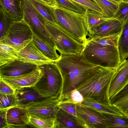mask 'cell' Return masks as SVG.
Instances as JSON below:
<instances>
[{
    "label": "cell",
    "instance_id": "1",
    "mask_svg": "<svg viewBox=\"0 0 128 128\" xmlns=\"http://www.w3.org/2000/svg\"><path fill=\"white\" fill-rule=\"evenodd\" d=\"M60 55L59 59L54 62L63 79L62 92L59 100L103 68L88 62L81 54Z\"/></svg>",
    "mask_w": 128,
    "mask_h": 128
},
{
    "label": "cell",
    "instance_id": "2",
    "mask_svg": "<svg viewBox=\"0 0 128 128\" xmlns=\"http://www.w3.org/2000/svg\"><path fill=\"white\" fill-rule=\"evenodd\" d=\"M116 68H102L76 88L84 97L93 99L103 103L112 104L109 96L110 84Z\"/></svg>",
    "mask_w": 128,
    "mask_h": 128
},
{
    "label": "cell",
    "instance_id": "3",
    "mask_svg": "<svg viewBox=\"0 0 128 128\" xmlns=\"http://www.w3.org/2000/svg\"><path fill=\"white\" fill-rule=\"evenodd\" d=\"M51 9L58 27L85 45L89 33L84 24L83 14L59 6Z\"/></svg>",
    "mask_w": 128,
    "mask_h": 128
},
{
    "label": "cell",
    "instance_id": "4",
    "mask_svg": "<svg viewBox=\"0 0 128 128\" xmlns=\"http://www.w3.org/2000/svg\"><path fill=\"white\" fill-rule=\"evenodd\" d=\"M81 54L88 62L104 68H116L120 64L118 47L102 46L88 39Z\"/></svg>",
    "mask_w": 128,
    "mask_h": 128
},
{
    "label": "cell",
    "instance_id": "5",
    "mask_svg": "<svg viewBox=\"0 0 128 128\" xmlns=\"http://www.w3.org/2000/svg\"><path fill=\"white\" fill-rule=\"evenodd\" d=\"M43 75L33 86L42 96L48 99L60 98L63 85L62 74L54 62L39 66Z\"/></svg>",
    "mask_w": 128,
    "mask_h": 128
},
{
    "label": "cell",
    "instance_id": "6",
    "mask_svg": "<svg viewBox=\"0 0 128 128\" xmlns=\"http://www.w3.org/2000/svg\"><path fill=\"white\" fill-rule=\"evenodd\" d=\"M46 28L60 54L81 53L85 45L74 39L58 26L46 21Z\"/></svg>",
    "mask_w": 128,
    "mask_h": 128
},
{
    "label": "cell",
    "instance_id": "7",
    "mask_svg": "<svg viewBox=\"0 0 128 128\" xmlns=\"http://www.w3.org/2000/svg\"><path fill=\"white\" fill-rule=\"evenodd\" d=\"M33 34L30 26L24 19L14 21L5 37L0 40V43L10 46L18 52L32 40Z\"/></svg>",
    "mask_w": 128,
    "mask_h": 128
},
{
    "label": "cell",
    "instance_id": "8",
    "mask_svg": "<svg viewBox=\"0 0 128 128\" xmlns=\"http://www.w3.org/2000/svg\"><path fill=\"white\" fill-rule=\"evenodd\" d=\"M23 19L29 25L33 32L56 48L46 27V20L34 8L29 0H22Z\"/></svg>",
    "mask_w": 128,
    "mask_h": 128
},
{
    "label": "cell",
    "instance_id": "9",
    "mask_svg": "<svg viewBox=\"0 0 128 128\" xmlns=\"http://www.w3.org/2000/svg\"><path fill=\"white\" fill-rule=\"evenodd\" d=\"M76 110V121L81 128H111V122L102 113L77 104Z\"/></svg>",
    "mask_w": 128,
    "mask_h": 128
},
{
    "label": "cell",
    "instance_id": "10",
    "mask_svg": "<svg viewBox=\"0 0 128 128\" xmlns=\"http://www.w3.org/2000/svg\"><path fill=\"white\" fill-rule=\"evenodd\" d=\"M58 99H47L31 104L24 108L30 116L46 119L55 117Z\"/></svg>",
    "mask_w": 128,
    "mask_h": 128
},
{
    "label": "cell",
    "instance_id": "11",
    "mask_svg": "<svg viewBox=\"0 0 128 128\" xmlns=\"http://www.w3.org/2000/svg\"><path fill=\"white\" fill-rule=\"evenodd\" d=\"M38 66L34 64L24 62L19 59L0 66V77L18 76L30 73Z\"/></svg>",
    "mask_w": 128,
    "mask_h": 128
},
{
    "label": "cell",
    "instance_id": "12",
    "mask_svg": "<svg viewBox=\"0 0 128 128\" xmlns=\"http://www.w3.org/2000/svg\"><path fill=\"white\" fill-rule=\"evenodd\" d=\"M18 53L20 60L38 66L54 62L44 55L36 46L32 40Z\"/></svg>",
    "mask_w": 128,
    "mask_h": 128
},
{
    "label": "cell",
    "instance_id": "13",
    "mask_svg": "<svg viewBox=\"0 0 128 128\" xmlns=\"http://www.w3.org/2000/svg\"><path fill=\"white\" fill-rule=\"evenodd\" d=\"M43 75L38 66L28 74L14 77H0L15 90L34 86Z\"/></svg>",
    "mask_w": 128,
    "mask_h": 128
},
{
    "label": "cell",
    "instance_id": "14",
    "mask_svg": "<svg viewBox=\"0 0 128 128\" xmlns=\"http://www.w3.org/2000/svg\"><path fill=\"white\" fill-rule=\"evenodd\" d=\"M128 82V59L116 68L109 90L110 98L118 93Z\"/></svg>",
    "mask_w": 128,
    "mask_h": 128
},
{
    "label": "cell",
    "instance_id": "15",
    "mask_svg": "<svg viewBox=\"0 0 128 128\" xmlns=\"http://www.w3.org/2000/svg\"><path fill=\"white\" fill-rule=\"evenodd\" d=\"M8 128H22L30 123V116L24 108L15 106L9 108L6 114Z\"/></svg>",
    "mask_w": 128,
    "mask_h": 128
},
{
    "label": "cell",
    "instance_id": "16",
    "mask_svg": "<svg viewBox=\"0 0 128 128\" xmlns=\"http://www.w3.org/2000/svg\"><path fill=\"white\" fill-rule=\"evenodd\" d=\"M15 90L16 106L25 108L31 104L48 99L42 96L33 86L24 87Z\"/></svg>",
    "mask_w": 128,
    "mask_h": 128
},
{
    "label": "cell",
    "instance_id": "17",
    "mask_svg": "<svg viewBox=\"0 0 128 128\" xmlns=\"http://www.w3.org/2000/svg\"><path fill=\"white\" fill-rule=\"evenodd\" d=\"M125 24L121 20L112 18L89 34L88 38L121 34Z\"/></svg>",
    "mask_w": 128,
    "mask_h": 128
},
{
    "label": "cell",
    "instance_id": "18",
    "mask_svg": "<svg viewBox=\"0 0 128 128\" xmlns=\"http://www.w3.org/2000/svg\"><path fill=\"white\" fill-rule=\"evenodd\" d=\"M78 104L82 106L102 113H106L123 116L121 111L115 106L112 104H106L92 98L84 97L81 104Z\"/></svg>",
    "mask_w": 128,
    "mask_h": 128
},
{
    "label": "cell",
    "instance_id": "19",
    "mask_svg": "<svg viewBox=\"0 0 128 128\" xmlns=\"http://www.w3.org/2000/svg\"><path fill=\"white\" fill-rule=\"evenodd\" d=\"M83 17L85 26L89 34L92 30L112 18H107L102 14L88 8L86 9Z\"/></svg>",
    "mask_w": 128,
    "mask_h": 128
},
{
    "label": "cell",
    "instance_id": "20",
    "mask_svg": "<svg viewBox=\"0 0 128 128\" xmlns=\"http://www.w3.org/2000/svg\"><path fill=\"white\" fill-rule=\"evenodd\" d=\"M22 0H0L2 7L13 20L16 21L23 19Z\"/></svg>",
    "mask_w": 128,
    "mask_h": 128
},
{
    "label": "cell",
    "instance_id": "21",
    "mask_svg": "<svg viewBox=\"0 0 128 128\" xmlns=\"http://www.w3.org/2000/svg\"><path fill=\"white\" fill-rule=\"evenodd\" d=\"M32 40L38 49L51 60L55 62L59 59L60 55L58 54L56 48L34 33Z\"/></svg>",
    "mask_w": 128,
    "mask_h": 128
},
{
    "label": "cell",
    "instance_id": "22",
    "mask_svg": "<svg viewBox=\"0 0 128 128\" xmlns=\"http://www.w3.org/2000/svg\"><path fill=\"white\" fill-rule=\"evenodd\" d=\"M57 128H81L76 118L58 108L55 115Z\"/></svg>",
    "mask_w": 128,
    "mask_h": 128
},
{
    "label": "cell",
    "instance_id": "23",
    "mask_svg": "<svg viewBox=\"0 0 128 128\" xmlns=\"http://www.w3.org/2000/svg\"><path fill=\"white\" fill-rule=\"evenodd\" d=\"M34 8L46 21L59 27L52 12L51 8L39 0H29Z\"/></svg>",
    "mask_w": 128,
    "mask_h": 128
},
{
    "label": "cell",
    "instance_id": "24",
    "mask_svg": "<svg viewBox=\"0 0 128 128\" xmlns=\"http://www.w3.org/2000/svg\"><path fill=\"white\" fill-rule=\"evenodd\" d=\"M118 48L120 64L128 57V22L124 26L118 40Z\"/></svg>",
    "mask_w": 128,
    "mask_h": 128
},
{
    "label": "cell",
    "instance_id": "25",
    "mask_svg": "<svg viewBox=\"0 0 128 128\" xmlns=\"http://www.w3.org/2000/svg\"><path fill=\"white\" fill-rule=\"evenodd\" d=\"M19 59L18 52L8 45L0 43V66Z\"/></svg>",
    "mask_w": 128,
    "mask_h": 128
},
{
    "label": "cell",
    "instance_id": "26",
    "mask_svg": "<svg viewBox=\"0 0 128 128\" xmlns=\"http://www.w3.org/2000/svg\"><path fill=\"white\" fill-rule=\"evenodd\" d=\"M100 8L104 16L112 18L118 10L119 4L108 0H92Z\"/></svg>",
    "mask_w": 128,
    "mask_h": 128
},
{
    "label": "cell",
    "instance_id": "27",
    "mask_svg": "<svg viewBox=\"0 0 128 128\" xmlns=\"http://www.w3.org/2000/svg\"><path fill=\"white\" fill-rule=\"evenodd\" d=\"M110 99L111 104L118 108L124 116L128 118V91Z\"/></svg>",
    "mask_w": 128,
    "mask_h": 128
},
{
    "label": "cell",
    "instance_id": "28",
    "mask_svg": "<svg viewBox=\"0 0 128 128\" xmlns=\"http://www.w3.org/2000/svg\"><path fill=\"white\" fill-rule=\"evenodd\" d=\"M121 34L96 36L88 39L102 46L118 47V40Z\"/></svg>",
    "mask_w": 128,
    "mask_h": 128
},
{
    "label": "cell",
    "instance_id": "29",
    "mask_svg": "<svg viewBox=\"0 0 128 128\" xmlns=\"http://www.w3.org/2000/svg\"><path fill=\"white\" fill-rule=\"evenodd\" d=\"M14 21L3 8L0 6V40L5 37L8 30Z\"/></svg>",
    "mask_w": 128,
    "mask_h": 128
},
{
    "label": "cell",
    "instance_id": "30",
    "mask_svg": "<svg viewBox=\"0 0 128 128\" xmlns=\"http://www.w3.org/2000/svg\"><path fill=\"white\" fill-rule=\"evenodd\" d=\"M29 124L38 128H57V127L55 117L44 119L30 116Z\"/></svg>",
    "mask_w": 128,
    "mask_h": 128
},
{
    "label": "cell",
    "instance_id": "31",
    "mask_svg": "<svg viewBox=\"0 0 128 128\" xmlns=\"http://www.w3.org/2000/svg\"><path fill=\"white\" fill-rule=\"evenodd\" d=\"M76 104L68 97L64 96L59 100L57 106L62 110L76 118Z\"/></svg>",
    "mask_w": 128,
    "mask_h": 128
},
{
    "label": "cell",
    "instance_id": "32",
    "mask_svg": "<svg viewBox=\"0 0 128 128\" xmlns=\"http://www.w3.org/2000/svg\"><path fill=\"white\" fill-rule=\"evenodd\" d=\"M102 114L111 122V128H128V117L108 113Z\"/></svg>",
    "mask_w": 128,
    "mask_h": 128
},
{
    "label": "cell",
    "instance_id": "33",
    "mask_svg": "<svg viewBox=\"0 0 128 128\" xmlns=\"http://www.w3.org/2000/svg\"><path fill=\"white\" fill-rule=\"evenodd\" d=\"M112 18L121 20L125 24L128 22V2L122 0Z\"/></svg>",
    "mask_w": 128,
    "mask_h": 128
},
{
    "label": "cell",
    "instance_id": "34",
    "mask_svg": "<svg viewBox=\"0 0 128 128\" xmlns=\"http://www.w3.org/2000/svg\"><path fill=\"white\" fill-rule=\"evenodd\" d=\"M58 6L84 14L86 9L70 0H55Z\"/></svg>",
    "mask_w": 128,
    "mask_h": 128
},
{
    "label": "cell",
    "instance_id": "35",
    "mask_svg": "<svg viewBox=\"0 0 128 128\" xmlns=\"http://www.w3.org/2000/svg\"><path fill=\"white\" fill-rule=\"evenodd\" d=\"M0 110L9 108L16 106L15 95L0 94Z\"/></svg>",
    "mask_w": 128,
    "mask_h": 128
},
{
    "label": "cell",
    "instance_id": "36",
    "mask_svg": "<svg viewBox=\"0 0 128 128\" xmlns=\"http://www.w3.org/2000/svg\"><path fill=\"white\" fill-rule=\"evenodd\" d=\"M85 8H88L103 14L102 11L92 0H70Z\"/></svg>",
    "mask_w": 128,
    "mask_h": 128
},
{
    "label": "cell",
    "instance_id": "37",
    "mask_svg": "<svg viewBox=\"0 0 128 128\" xmlns=\"http://www.w3.org/2000/svg\"><path fill=\"white\" fill-rule=\"evenodd\" d=\"M64 96L68 97L74 102L79 104H81L84 98L83 96L76 88L72 90L64 97Z\"/></svg>",
    "mask_w": 128,
    "mask_h": 128
},
{
    "label": "cell",
    "instance_id": "38",
    "mask_svg": "<svg viewBox=\"0 0 128 128\" xmlns=\"http://www.w3.org/2000/svg\"><path fill=\"white\" fill-rule=\"evenodd\" d=\"M16 90L0 78V94L15 95Z\"/></svg>",
    "mask_w": 128,
    "mask_h": 128
},
{
    "label": "cell",
    "instance_id": "39",
    "mask_svg": "<svg viewBox=\"0 0 128 128\" xmlns=\"http://www.w3.org/2000/svg\"><path fill=\"white\" fill-rule=\"evenodd\" d=\"M8 109L0 110V128H8L6 114Z\"/></svg>",
    "mask_w": 128,
    "mask_h": 128
},
{
    "label": "cell",
    "instance_id": "40",
    "mask_svg": "<svg viewBox=\"0 0 128 128\" xmlns=\"http://www.w3.org/2000/svg\"><path fill=\"white\" fill-rule=\"evenodd\" d=\"M51 8H55L58 6L55 0H39Z\"/></svg>",
    "mask_w": 128,
    "mask_h": 128
},
{
    "label": "cell",
    "instance_id": "41",
    "mask_svg": "<svg viewBox=\"0 0 128 128\" xmlns=\"http://www.w3.org/2000/svg\"><path fill=\"white\" fill-rule=\"evenodd\" d=\"M128 91V82L124 87L115 96H118ZM114 97V96H113Z\"/></svg>",
    "mask_w": 128,
    "mask_h": 128
},
{
    "label": "cell",
    "instance_id": "42",
    "mask_svg": "<svg viewBox=\"0 0 128 128\" xmlns=\"http://www.w3.org/2000/svg\"><path fill=\"white\" fill-rule=\"evenodd\" d=\"M112 2L119 4L122 1V0H108Z\"/></svg>",
    "mask_w": 128,
    "mask_h": 128
},
{
    "label": "cell",
    "instance_id": "43",
    "mask_svg": "<svg viewBox=\"0 0 128 128\" xmlns=\"http://www.w3.org/2000/svg\"><path fill=\"white\" fill-rule=\"evenodd\" d=\"M122 0L125 2H128V0Z\"/></svg>",
    "mask_w": 128,
    "mask_h": 128
}]
</instances>
